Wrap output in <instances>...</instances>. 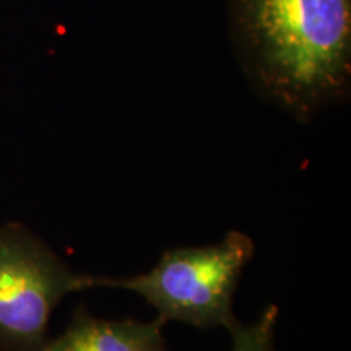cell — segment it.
I'll return each instance as SVG.
<instances>
[{
  "label": "cell",
  "instance_id": "1",
  "mask_svg": "<svg viewBox=\"0 0 351 351\" xmlns=\"http://www.w3.org/2000/svg\"><path fill=\"white\" fill-rule=\"evenodd\" d=\"M231 43L265 103L309 122L351 88V0H226Z\"/></svg>",
  "mask_w": 351,
  "mask_h": 351
},
{
  "label": "cell",
  "instance_id": "2",
  "mask_svg": "<svg viewBox=\"0 0 351 351\" xmlns=\"http://www.w3.org/2000/svg\"><path fill=\"white\" fill-rule=\"evenodd\" d=\"M254 254L251 236L230 231L217 244L169 249L145 274L93 276V288L135 293L156 311V319L163 324L230 330L238 322L232 311L236 289Z\"/></svg>",
  "mask_w": 351,
  "mask_h": 351
},
{
  "label": "cell",
  "instance_id": "3",
  "mask_svg": "<svg viewBox=\"0 0 351 351\" xmlns=\"http://www.w3.org/2000/svg\"><path fill=\"white\" fill-rule=\"evenodd\" d=\"M93 289L51 245L21 223L0 226V351H39L65 296Z\"/></svg>",
  "mask_w": 351,
  "mask_h": 351
},
{
  "label": "cell",
  "instance_id": "4",
  "mask_svg": "<svg viewBox=\"0 0 351 351\" xmlns=\"http://www.w3.org/2000/svg\"><path fill=\"white\" fill-rule=\"evenodd\" d=\"M161 320H109L78 307L69 327L39 351H166Z\"/></svg>",
  "mask_w": 351,
  "mask_h": 351
},
{
  "label": "cell",
  "instance_id": "5",
  "mask_svg": "<svg viewBox=\"0 0 351 351\" xmlns=\"http://www.w3.org/2000/svg\"><path fill=\"white\" fill-rule=\"evenodd\" d=\"M278 307L267 306L252 324L236 322L228 333L231 335L232 351H275V328Z\"/></svg>",
  "mask_w": 351,
  "mask_h": 351
}]
</instances>
